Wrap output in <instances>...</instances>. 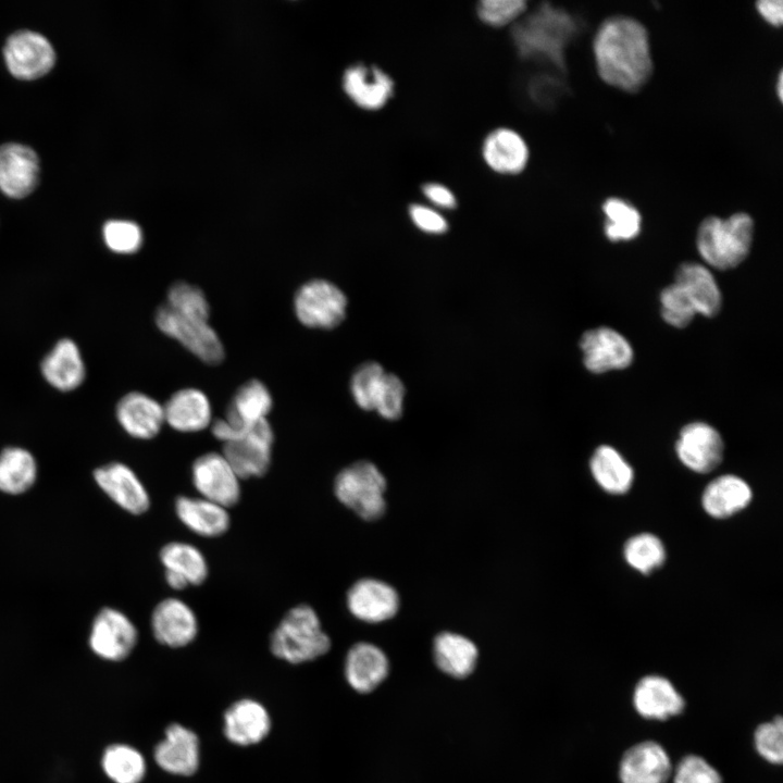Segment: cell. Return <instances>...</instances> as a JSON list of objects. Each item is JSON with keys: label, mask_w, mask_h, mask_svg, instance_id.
Wrapping results in <instances>:
<instances>
[{"label": "cell", "mask_w": 783, "mask_h": 783, "mask_svg": "<svg viewBox=\"0 0 783 783\" xmlns=\"http://www.w3.org/2000/svg\"><path fill=\"white\" fill-rule=\"evenodd\" d=\"M37 462L30 451L22 447H7L0 452V492L21 495L37 480Z\"/></svg>", "instance_id": "e575fe53"}, {"label": "cell", "mask_w": 783, "mask_h": 783, "mask_svg": "<svg viewBox=\"0 0 783 783\" xmlns=\"http://www.w3.org/2000/svg\"><path fill=\"white\" fill-rule=\"evenodd\" d=\"M575 33L574 18L546 2L515 21L510 32L521 59L545 61L561 71L566 69V48Z\"/></svg>", "instance_id": "7a4b0ae2"}, {"label": "cell", "mask_w": 783, "mask_h": 783, "mask_svg": "<svg viewBox=\"0 0 783 783\" xmlns=\"http://www.w3.org/2000/svg\"><path fill=\"white\" fill-rule=\"evenodd\" d=\"M673 765L666 748L647 739L629 747L619 761L620 783H669Z\"/></svg>", "instance_id": "e0dca14e"}, {"label": "cell", "mask_w": 783, "mask_h": 783, "mask_svg": "<svg viewBox=\"0 0 783 783\" xmlns=\"http://www.w3.org/2000/svg\"><path fill=\"white\" fill-rule=\"evenodd\" d=\"M174 512L188 531L203 538L221 537L232 524L229 509L198 495L176 497Z\"/></svg>", "instance_id": "d4e9b609"}, {"label": "cell", "mask_w": 783, "mask_h": 783, "mask_svg": "<svg viewBox=\"0 0 783 783\" xmlns=\"http://www.w3.org/2000/svg\"><path fill=\"white\" fill-rule=\"evenodd\" d=\"M348 611L358 620L380 623L391 619L398 611L400 599L397 591L376 579H361L347 592Z\"/></svg>", "instance_id": "ffe728a7"}, {"label": "cell", "mask_w": 783, "mask_h": 783, "mask_svg": "<svg viewBox=\"0 0 783 783\" xmlns=\"http://www.w3.org/2000/svg\"><path fill=\"white\" fill-rule=\"evenodd\" d=\"M116 420L133 438L149 440L161 432L165 420L163 405L141 391H129L117 402Z\"/></svg>", "instance_id": "cb8c5ba5"}, {"label": "cell", "mask_w": 783, "mask_h": 783, "mask_svg": "<svg viewBox=\"0 0 783 783\" xmlns=\"http://www.w3.org/2000/svg\"><path fill=\"white\" fill-rule=\"evenodd\" d=\"M156 763L166 773L190 776L200 766V742L189 728L170 724L153 750Z\"/></svg>", "instance_id": "44dd1931"}, {"label": "cell", "mask_w": 783, "mask_h": 783, "mask_svg": "<svg viewBox=\"0 0 783 783\" xmlns=\"http://www.w3.org/2000/svg\"><path fill=\"white\" fill-rule=\"evenodd\" d=\"M159 560L166 585L175 592L202 585L210 573L204 554L188 542H167L159 551Z\"/></svg>", "instance_id": "2e32d148"}, {"label": "cell", "mask_w": 783, "mask_h": 783, "mask_svg": "<svg viewBox=\"0 0 783 783\" xmlns=\"http://www.w3.org/2000/svg\"><path fill=\"white\" fill-rule=\"evenodd\" d=\"M623 554L626 562L643 574L659 569L666 559L662 542L650 533H641L629 538Z\"/></svg>", "instance_id": "74e56055"}, {"label": "cell", "mask_w": 783, "mask_h": 783, "mask_svg": "<svg viewBox=\"0 0 783 783\" xmlns=\"http://www.w3.org/2000/svg\"><path fill=\"white\" fill-rule=\"evenodd\" d=\"M154 320L164 335L178 341L204 363L214 365L224 359V346L209 321L177 314L165 303L158 308Z\"/></svg>", "instance_id": "ba28073f"}, {"label": "cell", "mask_w": 783, "mask_h": 783, "mask_svg": "<svg viewBox=\"0 0 783 783\" xmlns=\"http://www.w3.org/2000/svg\"><path fill=\"white\" fill-rule=\"evenodd\" d=\"M389 660L376 645L360 642L350 647L344 662V674L349 686L360 694L378 687L389 673Z\"/></svg>", "instance_id": "4316f807"}, {"label": "cell", "mask_w": 783, "mask_h": 783, "mask_svg": "<svg viewBox=\"0 0 783 783\" xmlns=\"http://www.w3.org/2000/svg\"><path fill=\"white\" fill-rule=\"evenodd\" d=\"M164 420L179 433H197L212 423V407L208 396L194 387L182 388L163 405Z\"/></svg>", "instance_id": "83f0119b"}, {"label": "cell", "mask_w": 783, "mask_h": 783, "mask_svg": "<svg viewBox=\"0 0 783 783\" xmlns=\"http://www.w3.org/2000/svg\"><path fill=\"white\" fill-rule=\"evenodd\" d=\"M39 174L37 153L20 142L0 145V189L10 197L22 198L36 186Z\"/></svg>", "instance_id": "603a6c76"}, {"label": "cell", "mask_w": 783, "mask_h": 783, "mask_svg": "<svg viewBox=\"0 0 783 783\" xmlns=\"http://www.w3.org/2000/svg\"><path fill=\"white\" fill-rule=\"evenodd\" d=\"M347 297L334 283L313 278L303 283L294 296V312L306 327L331 330L346 318Z\"/></svg>", "instance_id": "8992f818"}, {"label": "cell", "mask_w": 783, "mask_h": 783, "mask_svg": "<svg viewBox=\"0 0 783 783\" xmlns=\"http://www.w3.org/2000/svg\"><path fill=\"white\" fill-rule=\"evenodd\" d=\"M191 484L197 495L227 509L241 498V478L222 452L207 451L190 468Z\"/></svg>", "instance_id": "9c48e42d"}, {"label": "cell", "mask_w": 783, "mask_h": 783, "mask_svg": "<svg viewBox=\"0 0 783 783\" xmlns=\"http://www.w3.org/2000/svg\"><path fill=\"white\" fill-rule=\"evenodd\" d=\"M776 91H778V97H779V99L782 100V96H783V76H782V72H780L779 77H778Z\"/></svg>", "instance_id": "f907efd6"}, {"label": "cell", "mask_w": 783, "mask_h": 783, "mask_svg": "<svg viewBox=\"0 0 783 783\" xmlns=\"http://www.w3.org/2000/svg\"><path fill=\"white\" fill-rule=\"evenodd\" d=\"M274 432L266 420L240 430L231 440L222 444V453L244 480L260 478L270 470Z\"/></svg>", "instance_id": "52a82bcc"}, {"label": "cell", "mask_w": 783, "mask_h": 783, "mask_svg": "<svg viewBox=\"0 0 783 783\" xmlns=\"http://www.w3.org/2000/svg\"><path fill=\"white\" fill-rule=\"evenodd\" d=\"M101 766L107 776L114 783H140L147 771L142 754L126 744H113L107 747Z\"/></svg>", "instance_id": "d590c367"}, {"label": "cell", "mask_w": 783, "mask_h": 783, "mask_svg": "<svg viewBox=\"0 0 783 783\" xmlns=\"http://www.w3.org/2000/svg\"><path fill=\"white\" fill-rule=\"evenodd\" d=\"M672 783H723L721 773L704 757L685 755L673 767Z\"/></svg>", "instance_id": "ee69618b"}, {"label": "cell", "mask_w": 783, "mask_h": 783, "mask_svg": "<svg viewBox=\"0 0 783 783\" xmlns=\"http://www.w3.org/2000/svg\"><path fill=\"white\" fill-rule=\"evenodd\" d=\"M580 348L585 368L595 374L626 369L634 358L629 340L607 326L586 331L580 339Z\"/></svg>", "instance_id": "9a60e30c"}, {"label": "cell", "mask_w": 783, "mask_h": 783, "mask_svg": "<svg viewBox=\"0 0 783 783\" xmlns=\"http://www.w3.org/2000/svg\"><path fill=\"white\" fill-rule=\"evenodd\" d=\"M331 646L319 613L304 602L289 608L270 635L272 655L290 664L314 661Z\"/></svg>", "instance_id": "3957f363"}, {"label": "cell", "mask_w": 783, "mask_h": 783, "mask_svg": "<svg viewBox=\"0 0 783 783\" xmlns=\"http://www.w3.org/2000/svg\"><path fill=\"white\" fill-rule=\"evenodd\" d=\"M604 232L613 243L634 239L641 232L642 216L638 210L624 199L610 197L602 203Z\"/></svg>", "instance_id": "8d00e7d4"}, {"label": "cell", "mask_w": 783, "mask_h": 783, "mask_svg": "<svg viewBox=\"0 0 783 783\" xmlns=\"http://www.w3.org/2000/svg\"><path fill=\"white\" fill-rule=\"evenodd\" d=\"M591 472L598 485L609 494H625L632 486L634 472L618 450L599 446L589 461Z\"/></svg>", "instance_id": "836d02e7"}, {"label": "cell", "mask_w": 783, "mask_h": 783, "mask_svg": "<svg viewBox=\"0 0 783 783\" xmlns=\"http://www.w3.org/2000/svg\"><path fill=\"white\" fill-rule=\"evenodd\" d=\"M385 370L376 362H365L357 368L350 380V391L355 402L363 410H374Z\"/></svg>", "instance_id": "ab89813d"}, {"label": "cell", "mask_w": 783, "mask_h": 783, "mask_svg": "<svg viewBox=\"0 0 783 783\" xmlns=\"http://www.w3.org/2000/svg\"><path fill=\"white\" fill-rule=\"evenodd\" d=\"M138 630L123 611L102 608L95 617L89 633V647L95 655L108 661L126 659L138 643Z\"/></svg>", "instance_id": "8fae6325"}, {"label": "cell", "mask_w": 783, "mask_h": 783, "mask_svg": "<svg viewBox=\"0 0 783 783\" xmlns=\"http://www.w3.org/2000/svg\"><path fill=\"white\" fill-rule=\"evenodd\" d=\"M105 246L115 253L130 254L139 250L142 243L140 227L128 220H110L102 228Z\"/></svg>", "instance_id": "b9f144b4"}, {"label": "cell", "mask_w": 783, "mask_h": 783, "mask_svg": "<svg viewBox=\"0 0 783 783\" xmlns=\"http://www.w3.org/2000/svg\"><path fill=\"white\" fill-rule=\"evenodd\" d=\"M754 238V221L744 212L726 219L708 216L699 224L697 250L711 268L725 271L739 265L748 256Z\"/></svg>", "instance_id": "277c9868"}, {"label": "cell", "mask_w": 783, "mask_h": 783, "mask_svg": "<svg viewBox=\"0 0 783 783\" xmlns=\"http://www.w3.org/2000/svg\"><path fill=\"white\" fill-rule=\"evenodd\" d=\"M660 304L662 319L676 328L686 327L697 314L691 300L675 283L662 289Z\"/></svg>", "instance_id": "7bdbcfd3"}, {"label": "cell", "mask_w": 783, "mask_h": 783, "mask_svg": "<svg viewBox=\"0 0 783 783\" xmlns=\"http://www.w3.org/2000/svg\"><path fill=\"white\" fill-rule=\"evenodd\" d=\"M3 55L9 71L26 79L46 74L55 60L54 49L48 38L29 29L11 34L4 44Z\"/></svg>", "instance_id": "4fadbf2b"}, {"label": "cell", "mask_w": 783, "mask_h": 783, "mask_svg": "<svg viewBox=\"0 0 783 783\" xmlns=\"http://www.w3.org/2000/svg\"><path fill=\"white\" fill-rule=\"evenodd\" d=\"M268 709L258 700L241 698L233 703L223 716V732L237 746H252L262 742L271 731Z\"/></svg>", "instance_id": "7402d4cb"}, {"label": "cell", "mask_w": 783, "mask_h": 783, "mask_svg": "<svg viewBox=\"0 0 783 783\" xmlns=\"http://www.w3.org/2000/svg\"><path fill=\"white\" fill-rule=\"evenodd\" d=\"M333 489L337 500L363 520H377L385 512L386 480L370 461H357L340 470Z\"/></svg>", "instance_id": "5b68a950"}, {"label": "cell", "mask_w": 783, "mask_h": 783, "mask_svg": "<svg viewBox=\"0 0 783 783\" xmlns=\"http://www.w3.org/2000/svg\"><path fill=\"white\" fill-rule=\"evenodd\" d=\"M754 747L767 762L780 766L783 760V720L781 716L760 723L754 731Z\"/></svg>", "instance_id": "60d3db41"}, {"label": "cell", "mask_w": 783, "mask_h": 783, "mask_svg": "<svg viewBox=\"0 0 783 783\" xmlns=\"http://www.w3.org/2000/svg\"><path fill=\"white\" fill-rule=\"evenodd\" d=\"M94 478L99 488L124 511L140 515L149 510V492L127 464L119 461L103 464L94 471Z\"/></svg>", "instance_id": "5bb4252c"}, {"label": "cell", "mask_w": 783, "mask_h": 783, "mask_svg": "<svg viewBox=\"0 0 783 783\" xmlns=\"http://www.w3.org/2000/svg\"><path fill=\"white\" fill-rule=\"evenodd\" d=\"M526 5L523 0H484L477 3L476 13L484 24L502 27L518 21Z\"/></svg>", "instance_id": "f6af8a7d"}, {"label": "cell", "mask_w": 783, "mask_h": 783, "mask_svg": "<svg viewBox=\"0 0 783 783\" xmlns=\"http://www.w3.org/2000/svg\"><path fill=\"white\" fill-rule=\"evenodd\" d=\"M632 705L636 713L645 720L667 721L682 714L686 701L668 678L649 674L635 684Z\"/></svg>", "instance_id": "ac0fdd59"}, {"label": "cell", "mask_w": 783, "mask_h": 783, "mask_svg": "<svg viewBox=\"0 0 783 783\" xmlns=\"http://www.w3.org/2000/svg\"><path fill=\"white\" fill-rule=\"evenodd\" d=\"M434 661L445 674L465 679L475 670L478 649L474 642L453 632L439 633L433 643Z\"/></svg>", "instance_id": "1f68e13d"}, {"label": "cell", "mask_w": 783, "mask_h": 783, "mask_svg": "<svg viewBox=\"0 0 783 783\" xmlns=\"http://www.w3.org/2000/svg\"><path fill=\"white\" fill-rule=\"evenodd\" d=\"M485 163L504 175L521 173L529 161L530 151L523 137L515 130L500 127L492 130L482 145Z\"/></svg>", "instance_id": "f546056e"}, {"label": "cell", "mask_w": 783, "mask_h": 783, "mask_svg": "<svg viewBox=\"0 0 783 783\" xmlns=\"http://www.w3.org/2000/svg\"><path fill=\"white\" fill-rule=\"evenodd\" d=\"M165 304L175 313L209 321L210 304L200 287L178 281L170 286Z\"/></svg>", "instance_id": "f35d334b"}, {"label": "cell", "mask_w": 783, "mask_h": 783, "mask_svg": "<svg viewBox=\"0 0 783 783\" xmlns=\"http://www.w3.org/2000/svg\"><path fill=\"white\" fill-rule=\"evenodd\" d=\"M405 394L406 389L400 378L386 372L375 400L374 410L387 420L400 418L403 410Z\"/></svg>", "instance_id": "bcb514c9"}, {"label": "cell", "mask_w": 783, "mask_h": 783, "mask_svg": "<svg viewBox=\"0 0 783 783\" xmlns=\"http://www.w3.org/2000/svg\"><path fill=\"white\" fill-rule=\"evenodd\" d=\"M756 9L761 17L770 25L780 27L783 22V3L781 0H760Z\"/></svg>", "instance_id": "681fc988"}, {"label": "cell", "mask_w": 783, "mask_h": 783, "mask_svg": "<svg viewBox=\"0 0 783 783\" xmlns=\"http://www.w3.org/2000/svg\"><path fill=\"white\" fill-rule=\"evenodd\" d=\"M422 192L434 206L442 209H455L457 199L453 192L443 184L426 183L422 186Z\"/></svg>", "instance_id": "c3c4849f"}, {"label": "cell", "mask_w": 783, "mask_h": 783, "mask_svg": "<svg viewBox=\"0 0 783 783\" xmlns=\"http://www.w3.org/2000/svg\"><path fill=\"white\" fill-rule=\"evenodd\" d=\"M409 215L412 223L422 232L427 234H444L448 229L446 219L436 210L420 203L409 207Z\"/></svg>", "instance_id": "7dc6e473"}, {"label": "cell", "mask_w": 783, "mask_h": 783, "mask_svg": "<svg viewBox=\"0 0 783 783\" xmlns=\"http://www.w3.org/2000/svg\"><path fill=\"white\" fill-rule=\"evenodd\" d=\"M150 627L154 639L169 648L190 645L199 634V620L192 607L184 599L169 596L152 609Z\"/></svg>", "instance_id": "7c38bea8"}, {"label": "cell", "mask_w": 783, "mask_h": 783, "mask_svg": "<svg viewBox=\"0 0 783 783\" xmlns=\"http://www.w3.org/2000/svg\"><path fill=\"white\" fill-rule=\"evenodd\" d=\"M751 497V489L743 478L726 474L706 486L701 505L712 518L726 519L745 509Z\"/></svg>", "instance_id": "d6a6232c"}, {"label": "cell", "mask_w": 783, "mask_h": 783, "mask_svg": "<svg viewBox=\"0 0 783 783\" xmlns=\"http://www.w3.org/2000/svg\"><path fill=\"white\" fill-rule=\"evenodd\" d=\"M45 381L59 391L78 388L86 377V366L76 343L62 338L45 356L40 363Z\"/></svg>", "instance_id": "f1b7e54d"}, {"label": "cell", "mask_w": 783, "mask_h": 783, "mask_svg": "<svg viewBox=\"0 0 783 783\" xmlns=\"http://www.w3.org/2000/svg\"><path fill=\"white\" fill-rule=\"evenodd\" d=\"M273 406V398L263 382L251 378L245 382L232 397L225 417L215 420L211 433L222 444L238 431L266 420Z\"/></svg>", "instance_id": "30bf717a"}, {"label": "cell", "mask_w": 783, "mask_h": 783, "mask_svg": "<svg viewBox=\"0 0 783 783\" xmlns=\"http://www.w3.org/2000/svg\"><path fill=\"white\" fill-rule=\"evenodd\" d=\"M724 444L720 433L705 422L686 424L675 443L680 461L697 473H709L721 463Z\"/></svg>", "instance_id": "d6986e66"}, {"label": "cell", "mask_w": 783, "mask_h": 783, "mask_svg": "<svg viewBox=\"0 0 783 783\" xmlns=\"http://www.w3.org/2000/svg\"><path fill=\"white\" fill-rule=\"evenodd\" d=\"M694 306L696 313L707 318L716 316L722 307V295L712 273L703 264L682 263L674 276Z\"/></svg>", "instance_id": "4dcf8cb0"}, {"label": "cell", "mask_w": 783, "mask_h": 783, "mask_svg": "<svg viewBox=\"0 0 783 783\" xmlns=\"http://www.w3.org/2000/svg\"><path fill=\"white\" fill-rule=\"evenodd\" d=\"M343 87L347 96L360 108L382 109L394 96L393 78L376 65L355 64L345 71Z\"/></svg>", "instance_id": "484cf974"}, {"label": "cell", "mask_w": 783, "mask_h": 783, "mask_svg": "<svg viewBox=\"0 0 783 783\" xmlns=\"http://www.w3.org/2000/svg\"><path fill=\"white\" fill-rule=\"evenodd\" d=\"M593 51L599 77L623 91H638L652 74L647 29L633 17L606 18L595 34Z\"/></svg>", "instance_id": "6da1fadb"}]
</instances>
